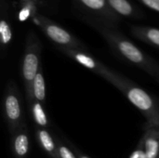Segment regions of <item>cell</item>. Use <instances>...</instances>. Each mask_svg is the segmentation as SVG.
<instances>
[{
	"mask_svg": "<svg viewBox=\"0 0 159 158\" xmlns=\"http://www.w3.org/2000/svg\"><path fill=\"white\" fill-rule=\"evenodd\" d=\"M32 20L57 47L88 51L86 46L76 36L46 16L38 13L32 19Z\"/></svg>",
	"mask_w": 159,
	"mask_h": 158,
	"instance_id": "5b68a950",
	"label": "cell"
},
{
	"mask_svg": "<svg viewBox=\"0 0 159 158\" xmlns=\"http://www.w3.org/2000/svg\"><path fill=\"white\" fill-rule=\"evenodd\" d=\"M130 32L136 38L159 48V29L151 26H137L130 27Z\"/></svg>",
	"mask_w": 159,
	"mask_h": 158,
	"instance_id": "8fae6325",
	"label": "cell"
},
{
	"mask_svg": "<svg viewBox=\"0 0 159 158\" xmlns=\"http://www.w3.org/2000/svg\"><path fill=\"white\" fill-rule=\"evenodd\" d=\"M57 48L74 60L75 62L79 63L83 67L90 70L94 74L103 77L105 80H107L109 83L114 85L119 91L123 89L127 82L129 81L128 78L125 76L116 73L115 71L109 69L105 65H103L102 62L97 61L95 58H93L87 50H80V49H75V48H67V47H57Z\"/></svg>",
	"mask_w": 159,
	"mask_h": 158,
	"instance_id": "277c9868",
	"label": "cell"
},
{
	"mask_svg": "<svg viewBox=\"0 0 159 158\" xmlns=\"http://www.w3.org/2000/svg\"><path fill=\"white\" fill-rule=\"evenodd\" d=\"M141 3L148 7L149 8L159 12V0H139Z\"/></svg>",
	"mask_w": 159,
	"mask_h": 158,
	"instance_id": "ac0fdd59",
	"label": "cell"
},
{
	"mask_svg": "<svg viewBox=\"0 0 159 158\" xmlns=\"http://www.w3.org/2000/svg\"><path fill=\"white\" fill-rule=\"evenodd\" d=\"M29 110L31 111V115L36 125V128L46 129L48 125V120L44 110V104L34 100L29 106Z\"/></svg>",
	"mask_w": 159,
	"mask_h": 158,
	"instance_id": "9a60e30c",
	"label": "cell"
},
{
	"mask_svg": "<svg viewBox=\"0 0 159 158\" xmlns=\"http://www.w3.org/2000/svg\"><path fill=\"white\" fill-rule=\"evenodd\" d=\"M109 6L119 17L142 18L143 13L129 0H108Z\"/></svg>",
	"mask_w": 159,
	"mask_h": 158,
	"instance_id": "7c38bea8",
	"label": "cell"
},
{
	"mask_svg": "<svg viewBox=\"0 0 159 158\" xmlns=\"http://www.w3.org/2000/svg\"><path fill=\"white\" fill-rule=\"evenodd\" d=\"M30 138L26 124L11 135V150L14 158H26L29 154Z\"/></svg>",
	"mask_w": 159,
	"mask_h": 158,
	"instance_id": "ba28073f",
	"label": "cell"
},
{
	"mask_svg": "<svg viewBox=\"0 0 159 158\" xmlns=\"http://www.w3.org/2000/svg\"><path fill=\"white\" fill-rule=\"evenodd\" d=\"M33 97H34V100L41 102L42 104L46 103V97H47L46 82L44 78V74H43L42 66L37 72L33 82Z\"/></svg>",
	"mask_w": 159,
	"mask_h": 158,
	"instance_id": "5bb4252c",
	"label": "cell"
},
{
	"mask_svg": "<svg viewBox=\"0 0 159 158\" xmlns=\"http://www.w3.org/2000/svg\"><path fill=\"white\" fill-rule=\"evenodd\" d=\"M1 20H0V44L2 49H5L12 39V30L9 23L7 6L4 0L1 1Z\"/></svg>",
	"mask_w": 159,
	"mask_h": 158,
	"instance_id": "4fadbf2b",
	"label": "cell"
},
{
	"mask_svg": "<svg viewBox=\"0 0 159 158\" xmlns=\"http://www.w3.org/2000/svg\"><path fill=\"white\" fill-rule=\"evenodd\" d=\"M147 158H159V137L157 129H146L139 143Z\"/></svg>",
	"mask_w": 159,
	"mask_h": 158,
	"instance_id": "9c48e42d",
	"label": "cell"
},
{
	"mask_svg": "<svg viewBox=\"0 0 159 158\" xmlns=\"http://www.w3.org/2000/svg\"><path fill=\"white\" fill-rule=\"evenodd\" d=\"M74 152H75V154L76 155V156H77V158H90V157H89V156H86L85 154L81 153L80 151H78L77 149H75V150H74Z\"/></svg>",
	"mask_w": 159,
	"mask_h": 158,
	"instance_id": "d6986e66",
	"label": "cell"
},
{
	"mask_svg": "<svg viewBox=\"0 0 159 158\" xmlns=\"http://www.w3.org/2000/svg\"><path fill=\"white\" fill-rule=\"evenodd\" d=\"M35 138L42 150L50 158H60L58 144L46 129L35 128Z\"/></svg>",
	"mask_w": 159,
	"mask_h": 158,
	"instance_id": "30bf717a",
	"label": "cell"
},
{
	"mask_svg": "<svg viewBox=\"0 0 159 158\" xmlns=\"http://www.w3.org/2000/svg\"><path fill=\"white\" fill-rule=\"evenodd\" d=\"M3 110L8 131L12 135L25 124L22 99L18 86L13 81H9L7 85L3 100Z\"/></svg>",
	"mask_w": 159,
	"mask_h": 158,
	"instance_id": "8992f818",
	"label": "cell"
},
{
	"mask_svg": "<svg viewBox=\"0 0 159 158\" xmlns=\"http://www.w3.org/2000/svg\"><path fill=\"white\" fill-rule=\"evenodd\" d=\"M81 19L93 29H95L109 44V46L116 51L120 56L129 62L137 65L139 68L149 74L159 82V64L150 56L146 55L130 40L124 36L117 29L105 26L95 20L82 16Z\"/></svg>",
	"mask_w": 159,
	"mask_h": 158,
	"instance_id": "6da1fadb",
	"label": "cell"
},
{
	"mask_svg": "<svg viewBox=\"0 0 159 158\" xmlns=\"http://www.w3.org/2000/svg\"><path fill=\"white\" fill-rule=\"evenodd\" d=\"M22 1H24V0H22Z\"/></svg>",
	"mask_w": 159,
	"mask_h": 158,
	"instance_id": "7402d4cb",
	"label": "cell"
},
{
	"mask_svg": "<svg viewBox=\"0 0 159 158\" xmlns=\"http://www.w3.org/2000/svg\"><path fill=\"white\" fill-rule=\"evenodd\" d=\"M57 144L60 158H77L75 152L72 151L67 145H65L61 142H57Z\"/></svg>",
	"mask_w": 159,
	"mask_h": 158,
	"instance_id": "e0dca14e",
	"label": "cell"
},
{
	"mask_svg": "<svg viewBox=\"0 0 159 158\" xmlns=\"http://www.w3.org/2000/svg\"><path fill=\"white\" fill-rule=\"evenodd\" d=\"M76 7L84 13V17L95 20L98 22L117 29L120 17L114 12L108 0H74Z\"/></svg>",
	"mask_w": 159,
	"mask_h": 158,
	"instance_id": "52a82bcc",
	"label": "cell"
},
{
	"mask_svg": "<svg viewBox=\"0 0 159 158\" xmlns=\"http://www.w3.org/2000/svg\"><path fill=\"white\" fill-rule=\"evenodd\" d=\"M121 92L147 119L144 129L158 128L159 103L157 101L129 79Z\"/></svg>",
	"mask_w": 159,
	"mask_h": 158,
	"instance_id": "3957f363",
	"label": "cell"
},
{
	"mask_svg": "<svg viewBox=\"0 0 159 158\" xmlns=\"http://www.w3.org/2000/svg\"><path fill=\"white\" fill-rule=\"evenodd\" d=\"M158 127H159V120H158ZM157 129H158V128H157Z\"/></svg>",
	"mask_w": 159,
	"mask_h": 158,
	"instance_id": "44dd1931",
	"label": "cell"
},
{
	"mask_svg": "<svg viewBox=\"0 0 159 158\" xmlns=\"http://www.w3.org/2000/svg\"><path fill=\"white\" fill-rule=\"evenodd\" d=\"M157 131H158V137H159V127H158V129H157Z\"/></svg>",
	"mask_w": 159,
	"mask_h": 158,
	"instance_id": "ffe728a7",
	"label": "cell"
},
{
	"mask_svg": "<svg viewBox=\"0 0 159 158\" xmlns=\"http://www.w3.org/2000/svg\"><path fill=\"white\" fill-rule=\"evenodd\" d=\"M41 52L42 43L40 39L34 31H29L25 39V47L21 62V77L28 106H30L34 101L33 82L41 67Z\"/></svg>",
	"mask_w": 159,
	"mask_h": 158,
	"instance_id": "7a4b0ae2",
	"label": "cell"
},
{
	"mask_svg": "<svg viewBox=\"0 0 159 158\" xmlns=\"http://www.w3.org/2000/svg\"><path fill=\"white\" fill-rule=\"evenodd\" d=\"M37 11V3L36 0H24L22 1V7L19 11L18 18L20 21H25L28 19H33Z\"/></svg>",
	"mask_w": 159,
	"mask_h": 158,
	"instance_id": "2e32d148",
	"label": "cell"
}]
</instances>
